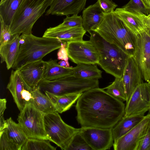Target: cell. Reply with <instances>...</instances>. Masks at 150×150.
Masks as SVG:
<instances>
[{
  "mask_svg": "<svg viewBox=\"0 0 150 150\" xmlns=\"http://www.w3.org/2000/svg\"><path fill=\"white\" fill-rule=\"evenodd\" d=\"M125 107L123 102L103 88H93L77 100L76 120L83 127L112 128L124 116Z\"/></svg>",
  "mask_w": 150,
  "mask_h": 150,
  "instance_id": "6da1fadb",
  "label": "cell"
},
{
  "mask_svg": "<svg viewBox=\"0 0 150 150\" xmlns=\"http://www.w3.org/2000/svg\"><path fill=\"white\" fill-rule=\"evenodd\" d=\"M63 41L35 36L32 33L20 36V45L12 68L18 70L30 63L42 59L48 54L61 47Z\"/></svg>",
  "mask_w": 150,
  "mask_h": 150,
  "instance_id": "7a4b0ae2",
  "label": "cell"
},
{
  "mask_svg": "<svg viewBox=\"0 0 150 150\" xmlns=\"http://www.w3.org/2000/svg\"><path fill=\"white\" fill-rule=\"evenodd\" d=\"M105 40L114 44L129 56H133L135 36L113 12L105 13L103 19L94 30Z\"/></svg>",
  "mask_w": 150,
  "mask_h": 150,
  "instance_id": "3957f363",
  "label": "cell"
},
{
  "mask_svg": "<svg viewBox=\"0 0 150 150\" xmlns=\"http://www.w3.org/2000/svg\"><path fill=\"white\" fill-rule=\"evenodd\" d=\"M89 33V40L98 52V64L115 78H122L129 56L116 45L105 40L96 31H91Z\"/></svg>",
  "mask_w": 150,
  "mask_h": 150,
  "instance_id": "277c9868",
  "label": "cell"
},
{
  "mask_svg": "<svg viewBox=\"0 0 150 150\" xmlns=\"http://www.w3.org/2000/svg\"><path fill=\"white\" fill-rule=\"evenodd\" d=\"M52 0H24L10 25L12 35L31 33L34 25L50 6Z\"/></svg>",
  "mask_w": 150,
  "mask_h": 150,
  "instance_id": "5b68a950",
  "label": "cell"
},
{
  "mask_svg": "<svg viewBox=\"0 0 150 150\" xmlns=\"http://www.w3.org/2000/svg\"><path fill=\"white\" fill-rule=\"evenodd\" d=\"M98 79H87L76 77L73 74L55 80L42 79L38 87L44 93L47 91L56 95L83 93L99 87Z\"/></svg>",
  "mask_w": 150,
  "mask_h": 150,
  "instance_id": "8992f818",
  "label": "cell"
},
{
  "mask_svg": "<svg viewBox=\"0 0 150 150\" xmlns=\"http://www.w3.org/2000/svg\"><path fill=\"white\" fill-rule=\"evenodd\" d=\"M56 112L45 114L44 125L45 131L51 141L62 150H68L75 136L80 128H76L65 123Z\"/></svg>",
  "mask_w": 150,
  "mask_h": 150,
  "instance_id": "52a82bcc",
  "label": "cell"
},
{
  "mask_svg": "<svg viewBox=\"0 0 150 150\" xmlns=\"http://www.w3.org/2000/svg\"><path fill=\"white\" fill-rule=\"evenodd\" d=\"M45 115L31 102L26 103L17 120L28 138L49 140L44 127Z\"/></svg>",
  "mask_w": 150,
  "mask_h": 150,
  "instance_id": "ba28073f",
  "label": "cell"
},
{
  "mask_svg": "<svg viewBox=\"0 0 150 150\" xmlns=\"http://www.w3.org/2000/svg\"><path fill=\"white\" fill-rule=\"evenodd\" d=\"M133 57L146 82L150 81V30L146 28L135 36Z\"/></svg>",
  "mask_w": 150,
  "mask_h": 150,
  "instance_id": "9c48e42d",
  "label": "cell"
},
{
  "mask_svg": "<svg viewBox=\"0 0 150 150\" xmlns=\"http://www.w3.org/2000/svg\"><path fill=\"white\" fill-rule=\"evenodd\" d=\"M66 48L69 58L76 64L98 63V51L89 40L67 42Z\"/></svg>",
  "mask_w": 150,
  "mask_h": 150,
  "instance_id": "30bf717a",
  "label": "cell"
},
{
  "mask_svg": "<svg viewBox=\"0 0 150 150\" xmlns=\"http://www.w3.org/2000/svg\"><path fill=\"white\" fill-rule=\"evenodd\" d=\"M150 112V84L146 82L138 86L126 102L125 116L144 114Z\"/></svg>",
  "mask_w": 150,
  "mask_h": 150,
  "instance_id": "8fae6325",
  "label": "cell"
},
{
  "mask_svg": "<svg viewBox=\"0 0 150 150\" xmlns=\"http://www.w3.org/2000/svg\"><path fill=\"white\" fill-rule=\"evenodd\" d=\"M79 133L92 150L110 149L113 145L112 128L81 127Z\"/></svg>",
  "mask_w": 150,
  "mask_h": 150,
  "instance_id": "7c38bea8",
  "label": "cell"
},
{
  "mask_svg": "<svg viewBox=\"0 0 150 150\" xmlns=\"http://www.w3.org/2000/svg\"><path fill=\"white\" fill-rule=\"evenodd\" d=\"M150 122L148 114L135 127L114 142V150H135L136 147L145 134Z\"/></svg>",
  "mask_w": 150,
  "mask_h": 150,
  "instance_id": "4fadbf2b",
  "label": "cell"
},
{
  "mask_svg": "<svg viewBox=\"0 0 150 150\" xmlns=\"http://www.w3.org/2000/svg\"><path fill=\"white\" fill-rule=\"evenodd\" d=\"M45 62L42 59L28 64L17 70L24 85L30 92L38 87L43 79Z\"/></svg>",
  "mask_w": 150,
  "mask_h": 150,
  "instance_id": "5bb4252c",
  "label": "cell"
},
{
  "mask_svg": "<svg viewBox=\"0 0 150 150\" xmlns=\"http://www.w3.org/2000/svg\"><path fill=\"white\" fill-rule=\"evenodd\" d=\"M122 78L127 96L126 102L136 88L144 82L142 74L133 56L129 57Z\"/></svg>",
  "mask_w": 150,
  "mask_h": 150,
  "instance_id": "9a60e30c",
  "label": "cell"
},
{
  "mask_svg": "<svg viewBox=\"0 0 150 150\" xmlns=\"http://www.w3.org/2000/svg\"><path fill=\"white\" fill-rule=\"evenodd\" d=\"M87 0H52L45 15L78 14L84 8Z\"/></svg>",
  "mask_w": 150,
  "mask_h": 150,
  "instance_id": "2e32d148",
  "label": "cell"
},
{
  "mask_svg": "<svg viewBox=\"0 0 150 150\" xmlns=\"http://www.w3.org/2000/svg\"><path fill=\"white\" fill-rule=\"evenodd\" d=\"M114 12L126 27L135 36L147 28L146 15L130 12L123 7L116 8Z\"/></svg>",
  "mask_w": 150,
  "mask_h": 150,
  "instance_id": "e0dca14e",
  "label": "cell"
},
{
  "mask_svg": "<svg viewBox=\"0 0 150 150\" xmlns=\"http://www.w3.org/2000/svg\"><path fill=\"white\" fill-rule=\"evenodd\" d=\"M86 32L83 26L59 29L50 27L46 30L43 37L57 39L67 42L83 40Z\"/></svg>",
  "mask_w": 150,
  "mask_h": 150,
  "instance_id": "ac0fdd59",
  "label": "cell"
},
{
  "mask_svg": "<svg viewBox=\"0 0 150 150\" xmlns=\"http://www.w3.org/2000/svg\"><path fill=\"white\" fill-rule=\"evenodd\" d=\"M104 14L97 1L84 9L82 16L84 29L88 33L95 30L101 22Z\"/></svg>",
  "mask_w": 150,
  "mask_h": 150,
  "instance_id": "d6986e66",
  "label": "cell"
},
{
  "mask_svg": "<svg viewBox=\"0 0 150 150\" xmlns=\"http://www.w3.org/2000/svg\"><path fill=\"white\" fill-rule=\"evenodd\" d=\"M20 45V36L14 35L9 41L0 46L1 63H6L8 70L12 68L18 52Z\"/></svg>",
  "mask_w": 150,
  "mask_h": 150,
  "instance_id": "ffe728a7",
  "label": "cell"
},
{
  "mask_svg": "<svg viewBox=\"0 0 150 150\" xmlns=\"http://www.w3.org/2000/svg\"><path fill=\"white\" fill-rule=\"evenodd\" d=\"M7 88L12 94L18 109L20 111H21L26 103L23 99L21 95L25 86L17 70L11 71Z\"/></svg>",
  "mask_w": 150,
  "mask_h": 150,
  "instance_id": "44dd1931",
  "label": "cell"
},
{
  "mask_svg": "<svg viewBox=\"0 0 150 150\" xmlns=\"http://www.w3.org/2000/svg\"><path fill=\"white\" fill-rule=\"evenodd\" d=\"M145 116L144 114L124 116L112 128L114 142L133 128L143 119Z\"/></svg>",
  "mask_w": 150,
  "mask_h": 150,
  "instance_id": "7402d4cb",
  "label": "cell"
},
{
  "mask_svg": "<svg viewBox=\"0 0 150 150\" xmlns=\"http://www.w3.org/2000/svg\"><path fill=\"white\" fill-rule=\"evenodd\" d=\"M44 93L51 100L57 112L60 113L69 109L82 93H80L59 95L47 91H45Z\"/></svg>",
  "mask_w": 150,
  "mask_h": 150,
  "instance_id": "603a6c76",
  "label": "cell"
},
{
  "mask_svg": "<svg viewBox=\"0 0 150 150\" xmlns=\"http://www.w3.org/2000/svg\"><path fill=\"white\" fill-rule=\"evenodd\" d=\"M45 62V68L43 79L53 80L73 74V67L61 66L56 60L51 59Z\"/></svg>",
  "mask_w": 150,
  "mask_h": 150,
  "instance_id": "cb8c5ba5",
  "label": "cell"
},
{
  "mask_svg": "<svg viewBox=\"0 0 150 150\" xmlns=\"http://www.w3.org/2000/svg\"><path fill=\"white\" fill-rule=\"evenodd\" d=\"M7 125L5 130L7 136L21 150L22 147L28 138L18 123L11 117L6 120Z\"/></svg>",
  "mask_w": 150,
  "mask_h": 150,
  "instance_id": "d4e9b609",
  "label": "cell"
},
{
  "mask_svg": "<svg viewBox=\"0 0 150 150\" xmlns=\"http://www.w3.org/2000/svg\"><path fill=\"white\" fill-rule=\"evenodd\" d=\"M97 64L80 63L73 67V74L75 77L87 79H99L102 78V71Z\"/></svg>",
  "mask_w": 150,
  "mask_h": 150,
  "instance_id": "484cf974",
  "label": "cell"
},
{
  "mask_svg": "<svg viewBox=\"0 0 150 150\" xmlns=\"http://www.w3.org/2000/svg\"><path fill=\"white\" fill-rule=\"evenodd\" d=\"M31 92L32 96L31 102L38 110L45 114L57 112L50 99L38 87Z\"/></svg>",
  "mask_w": 150,
  "mask_h": 150,
  "instance_id": "4316f807",
  "label": "cell"
},
{
  "mask_svg": "<svg viewBox=\"0 0 150 150\" xmlns=\"http://www.w3.org/2000/svg\"><path fill=\"white\" fill-rule=\"evenodd\" d=\"M24 0H0V17L8 25H11L14 16Z\"/></svg>",
  "mask_w": 150,
  "mask_h": 150,
  "instance_id": "83f0119b",
  "label": "cell"
},
{
  "mask_svg": "<svg viewBox=\"0 0 150 150\" xmlns=\"http://www.w3.org/2000/svg\"><path fill=\"white\" fill-rule=\"evenodd\" d=\"M103 89L114 97L123 102L126 101L127 96L122 78H115L111 84Z\"/></svg>",
  "mask_w": 150,
  "mask_h": 150,
  "instance_id": "f1b7e54d",
  "label": "cell"
},
{
  "mask_svg": "<svg viewBox=\"0 0 150 150\" xmlns=\"http://www.w3.org/2000/svg\"><path fill=\"white\" fill-rule=\"evenodd\" d=\"M48 140L28 138L23 145L21 150H55Z\"/></svg>",
  "mask_w": 150,
  "mask_h": 150,
  "instance_id": "f546056e",
  "label": "cell"
},
{
  "mask_svg": "<svg viewBox=\"0 0 150 150\" xmlns=\"http://www.w3.org/2000/svg\"><path fill=\"white\" fill-rule=\"evenodd\" d=\"M122 7L128 11L146 15L150 13V7L144 0H130Z\"/></svg>",
  "mask_w": 150,
  "mask_h": 150,
  "instance_id": "4dcf8cb0",
  "label": "cell"
},
{
  "mask_svg": "<svg viewBox=\"0 0 150 150\" xmlns=\"http://www.w3.org/2000/svg\"><path fill=\"white\" fill-rule=\"evenodd\" d=\"M82 16L75 14L71 16H66L62 23L52 28L55 29H59L82 26Z\"/></svg>",
  "mask_w": 150,
  "mask_h": 150,
  "instance_id": "1f68e13d",
  "label": "cell"
},
{
  "mask_svg": "<svg viewBox=\"0 0 150 150\" xmlns=\"http://www.w3.org/2000/svg\"><path fill=\"white\" fill-rule=\"evenodd\" d=\"M92 150L79 133L77 134L73 139L68 150Z\"/></svg>",
  "mask_w": 150,
  "mask_h": 150,
  "instance_id": "d6a6232c",
  "label": "cell"
},
{
  "mask_svg": "<svg viewBox=\"0 0 150 150\" xmlns=\"http://www.w3.org/2000/svg\"><path fill=\"white\" fill-rule=\"evenodd\" d=\"M1 32L0 46L10 41L14 35L10 30V26L6 24L2 18L0 17Z\"/></svg>",
  "mask_w": 150,
  "mask_h": 150,
  "instance_id": "836d02e7",
  "label": "cell"
},
{
  "mask_svg": "<svg viewBox=\"0 0 150 150\" xmlns=\"http://www.w3.org/2000/svg\"><path fill=\"white\" fill-rule=\"evenodd\" d=\"M0 150H20L7 135L5 129L0 133Z\"/></svg>",
  "mask_w": 150,
  "mask_h": 150,
  "instance_id": "e575fe53",
  "label": "cell"
},
{
  "mask_svg": "<svg viewBox=\"0 0 150 150\" xmlns=\"http://www.w3.org/2000/svg\"><path fill=\"white\" fill-rule=\"evenodd\" d=\"M135 150H150V122L145 134L139 142Z\"/></svg>",
  "mask_w": 150,
  "mask_h": 150,
  "instance_id": "d590c367",
  "label": "cell"
},
{
  "mask_svg": "<svg viewBox=\"0 0 150 150\" xmlns=\"http://www.w3.org/2000/svg\"><path fill=\"white\" fill-rule=\"evenodd\" d=\"M99 4L105 13L113 12L118 6L111 0H97Z\"/></svg>",
  "mask_w": 150,
  "mask_h": 150,
  "instance_id": "8d00e7d4",
  "label": "cell"
},
{
  "mask_svg": "<svg viewBox=\"0 0 150 150\" xmlns=\"http://www.w3.org/2000/svg\"><path fill=\"white\" fill-rule=\"evenodd\" d=\"M67 42L63 41L61 47L59 48L57 53V59L65 61L69 66L68 61L69 57L67 49Z\"/></svg>",
  "mask_w": 150,
  "mask_h": 150,
  "instance_id": "74e56055",
  "label": "cell"
},
{
  "mask_svg": "<svg viewBox=\"0 0 150 150\" xmlns=\"http://www.w3.org/2000/svg\"><path fill=\"white\" fill-rule=\"evenodd\" d=\"M21 95L22 98L25 103L31 102L32 96L30 92L24 88L22 91Z\"/></svg>",
  "mask_w": 150,
  "mask_h": 150,
  "instance_id": "f35d334b",
  "label": "cell"
},
{
  "mask_svg": "<svg viewBox=\"0 0 150 150\" xmlns=\"http://www.w3.org/2000/svg\"><path fill=\"white\" fill-rule=\"evenodd\" d=\"M6 100L5 98L0 99V115H4L6 108Z\"/></svg>",
  "mask_w": 150,
  "mask_h": 150,
  "instance_id": "ab89813d",
  "label": "cell"
},
{
  "mask_svg": "<svg viewBox=\"0 0 150 150\" xmlns=\"http://www.w3.org/2000/svg\"><path fill=\"white\" fill-rule=\"evenodd\" d=\"M146 25L147 28L150 30V13L146 16Z\"/></svg>",
  "mask_w": 150,
  "mask_h": 150,
  "instance_id": "60d3db41",
  "label": "cell"
},
{
  "mask_svg": "<svg viewBox=\"0 0 150 150\" xmlns=\"http://www.w3.org/2000/svg\"><path fill=\"white\" fill-rule=\"evenodd\" d=\"M61 66L65 67H69L70 66H69L66 62L64 60H61L58 63Z\"/></svg>",
  "mask_w": 150,
  "mask_h": 150,
  "instance_id": "b9f144b4",
  "label": "cell"
},
{
  "mask_svg": "<svg viewBox=\"0 0 150 150\" xmlns=\"http://www.w3.org/2000/svg\"><path fill=\"white\" fill-rule=\"evenodd\" d=\"M145 3L150 7V0H144Z\"/></svg>",
  "mask_w": 150,
  "mask_h": 150,
  "instance_id": "7bdbcfd3",
  "label": "cell"
},
{
  "mask_svg": "<svg viewBox=\"0 0 150 150\" xmlns=\"http://www.w3.org/2000/svg\"><path fill=\"white\" fill-rule=\"evenodd\" d=\"M148 114L149 115L150 117V112H148Z\"/></svg>",
  "mask_w": 150,
  "mask_h": 150,
  "instance_id": "ee69618b",
  "label": "cell"
},
{
  "mask_svg": "<svg viewBox=\"0 0 150 150\" xmlns=\"http://www.w3.org/2000/svg\"><path fill=\"white\" fill-rule=\"evenodd\" d=\"M150 83V81H149V83Z\"/></svg>",
  "mask_w": 150,
  "mask_h": 150,
  "instance_id": "f6af8a7d",
  "label": "cell"
}]
</instances>
